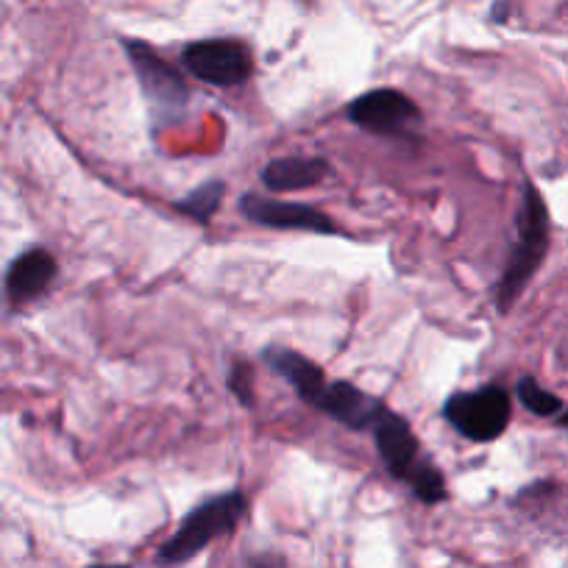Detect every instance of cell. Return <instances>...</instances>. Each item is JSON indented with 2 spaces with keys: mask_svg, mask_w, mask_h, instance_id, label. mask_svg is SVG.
<instances>
[{
  "mask_svg": "<svg viewBox=\"0 0 568 568\" xmlns=\"http://www.w3.org/2000/svg\"><path fill=\"white\" fill-rule=\"evenodd\" d=\"M549 251V210L540 199L538 187L532 182H524L521 212H518V243L513 245L510 262L496 287V307L499 313H510L513 304L527 291L529 278L538 273Z\"/></svg>",
  "mask_w": 568,
  "mask_h": 568,
  "instance_id": "6da1fadb",
  "label": "cell"
},
{
  "mask_svg": "<svg viewBox=\"0 0 568 568\" xmlns=\"http://www.w3.org/2000/svg\"><path fill=\"white\" fill-rule=\"evenodd\" d=\"M245 516V496L240 490L212 496L210 501L195 507L182 521L179 532L162 546L160 557L165 562H184L199 555L201 549L212 544L221 535H229Z\"/></svg>",
  "mask_w": 568,
  "mask_h": 568,
  "instance_id": "7a4b0ae2",
  "label": "cell"
},
{
  "mask_svg": "<svg viewBox=\"0 0 568 568\" xmlns=\"http://www.w3.org/2000/svg\"><path fill=\"white\" fill-rule=\"evenodd\" d=\"M510 393L499 385H485L477 390H463L446 398L444 418L455 426L463 438L474 444H490L505 435L510 424Z\"/></svg>",
  "mask_w": 568,
  "mask_h": 568,
  "instance_id": "3957f363",
  "label": "cell"
},
{
  "mask_svg": "<svg viewBox=\"0 0 568 568\" xmlns=\"http://www.w3.org/2000/svg\"><path fill=\"white\" fill-rule=\"evenodd\" d=\"M123 51L140 79L142 92L149 98L156 120H173L190 103V87L168 59H162L149 42L123 40Z\"/></svg>",
  "mask_w": 568,
  "mask_h": 568,
  "instance_id": "277c9868",
  "label": "cell"
},
{
  "mask_svg": "<svg viewBox=\"0 0 568 568\" xmlns=\"http://www.w3.org/2000/svg\"><path fill=\"white\" fill-rule=\"evenodd\" d=\"M182 62L199 81L221 90L245 84L254 73V57L240 40H199L182 51Z\"/></svg>",
  "mask_w": 568,
  "mask_h": 568,
  "instance_id": "5b68a950",
  "label": "cell"
},
{
  "mask_svg": "<svg viewBox=\"0 0 568 568\" xmlns=\"http://www.w3.org/2000/svg\"><path fill=\"white\" fill-rule=\"evenodd\" d=\"M346 114L354 125L382 136H398L413 129L415 123H420V109L415 106L413 98H407L398 90H390V87L371 90L365 95L354 98L348 103Z\"/></svg>",
  "mask_w": 568,
  "mask_h": 568,
  "instance_id": "8992f818",
  "label": "cell"
},
{
  "mask_svg": "<svg viewBox=\"0 0 568 568\" xmlns=\"http://www.w3.org/2000/svg\"><path fill=\"white\" fill-rule=\"evenodd\" d=\"M318 413L329 415L337 424L348 426L354 433H371L376 420L385 413V404L371 393L359 390L352 382H326L324 393L313 404Z\"/></svg>",
  "mask_w": 568,
  "mask_h": 568,
  "instance_id": "52a82bcc",
  "label": "cell"
},
{
  "mask_svg": "<svg viewBox=\"0 0 568 568\" xmlns=\"http://www.w3.org/2000/svg\"><path fill=\"white\" fill-rule=\"evenodd\" d=\"M240 210L248 221L260 223L267 229H302V232L315 234H332L337 232L335 221L324 212L313 210L307 204H296V201H273L265 195H243L240 199Z\"/></svg>",
  "mask_w": 568,
  "mask_h": 568,
  "instance_id": "ba28073f",
  "label": "cell"
},
{
  "mask_svg": "<svg viewBox=\"0 0 568 568\" xmlns=\"http://www.w3.org/2000/svg\"><path fill=\"white\" fill-rule=\"evenodd\" d=\"M371 435H374L376 452H379L387 471L404 483V477H407V474L413 471L415 463L420 460V444L413 435V429H409L407 420H404L402 415L385 409L382 418L374 424V429H371Z\"/></svg>",
  "mask_w": 568,
  "mask_h": 568,
  "instance_id": "9c48e42d",
  "label": "cell"
},
{
  "mask_svg": "<svg viewBox=\"0 0 568 568\" xmlns=\"http://www.w3.org/2000/svg\"><path fill=\"white\" fill-rule=\"evenodd\" d=\"M57 273L59 265L51 251L31 248L20 254L7 273V296L12 307H23V304L40 298L51 287Z\"/></svg>",
  "mask_w": 568,
  "mask_h": 568,
  "instance_id": "30bf717a",
  "label": "cell"
},
{
  "mask_svg": "<svg viewBox=\"0 0 568 568\" xmlns=\"http://www.w3.org/2000/svg\"><path fill=\"white\" fill-rule=\"evenodd\" d=\"M332 173V165L318 156H284L273 160L262 171V182L271 193H296V190H310L324 182Z\"/></svg>",
  "mask_w": 568,
  "mask_h": 568,
  "instance_id": "8fae6325",
  "label": "cell"
},
{
  "mask_svg": "<svg viewBox=\"0 0 568 568\" xmlns=\"http://www.w3.org/2000/svg\"><path fill=\"white\" fill-rule=\"evenodd\" d=\"M265 363L282 376L284 382H291L293 390L298 393L302 402H307L310 407L315 404V398L324 393L326 387V376L313 359H307L304 354L293 352V348H265Z\"/></svg>",
  "mask_w": 568,
  "mask_h": 568,
  "instance_id": "7c38bea8",
  "label": "cell"
},
{
  "mask_svg": "<svg viewBox=\"0 0 568 568\" xmlns=\"http://www.w3.org/2000/svg\"><path fill=\"white\" fill-rule=\"evenodd\" d=\"M223 193H226V184L206 182L201 184V187H195L190 195H184L182 201H176V210L184 212L187 217H193L201 226H210L212 215H215L217 206H221Z\"/></svg>",
  "mask_w": 568,
  "mask_h": 568,
  "instance_id": "4fadbf2b",
  "label": "cell"
},
{
  "mask_svg": "<svg viewBox=\"0 0 568 568\" xmlns=\"http://www.w3.org/2000/svg\"><path fill=\"white\" fill-rule=\"evenodd\" d=\"M404 483L409 485V490H413L424 505H440V501H446V496H449L446 494L444 474H440L433 463L424 460V457L415 463L413 471L404 477Z\"/></svg>",
  "mask_w": 568,
  "mask_h": 568,
  "instance_id": "5bb4252c",
  "label": "cell"
},
{
  "mask_svg": "<svg viewBox=\"0 0 568 568\" xmlns=\"http://www.w3.org/2000/svg\"><path fill=\"white\" fill-rule=\"evenodd\" d=\"M516 396L529 413L540 415V418H551V415H557L562 409L560 398H557L555 393L546 390V387H540L532 376H521V379H518Z\"/></svg>",
  "mask_w": 568,
  "mask_h": 568,
  "instance_id": "9a60e30c",
  "label": "cell"
},
{
  "mask_svg": "<svg viewBox=\"0 0 568 568\" xmlns=\"http://www.w3.org/2000/svg\"><path fill=\"white\" fill-rule=\"evenodd\" d=\"M229 390L243 407H254V371L245 359H234L229 371Z\"/></svg>",
  "mask_w": 568,
  "mask_h": 568,
  "instance_id": "2e32d148",
  "label": "cell"
},
{
  "mask_svg": "<svg viewBox=\"0 0 568 568\" xmlns=\"http://www.w3.org/2000/svg\"><path fill=\"white\" fill-rule=\"evenodd\" d=\"M248 566H251V568H287V566H284L282 557H276V555H260V557H251Z\"/></svg>",
  "mask_w": 568,
  "mask_h": 568,
  "instance_id": "e0dca14e",
  "label": "cell"
},
{
  "mask_svg": "<svg viewBox=\"0 0 568 568\" xmlns=\"http://www.w3.org/2000/svg\"><path fill=\"white\" fill-rule=\"evenodd\" d=\"M560 426H566V429H568V413H562V418H560Z\"/></svg>",
  "mask_w": 568,
  "mask_h": 568,
  "instance_id": "ac0fdd59",
  "label": "cell"
},
{
  "mask_svg": "<svg viewBox=\"0 0 568 568\" xmlns=\"http://www.w3.org/2000/svg\"><path fill=\"white\" fill-rule=\"evenodd\" d=\"M92 568H125V566H92Z\"/></svg>",
  "mask_w": 568,
  "mask_h": 568,
  "instance_id": "d6986e66",
  "label": "cell"
}]
</instances>
